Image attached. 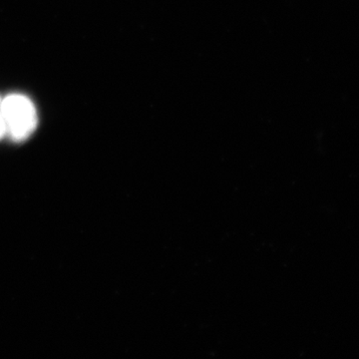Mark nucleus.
I'll return each mask as SVG.
<instances>
[{
	"label": "nucleus",
	"mask_w": 359,
	"mask_h": 359,
	"mask_svg": "<svg viewBox=\"0 0 359 359\" xmlns=\"http://www.w3.org/2000/svg\"><path fill=\"white\" fill-rule=\"evenodd\" d=\"M0 113L6 121L7 134L13 140H25L36 128V111L25 95L13 94L6 97L1 100Z\"/></svg>",
	"instance_id": "nucleus-1"
},
{
	"label": "nucleus",
	"mask_w": 359,
	"mask_h": 359,
	"mask_svg": "<svg viewBox=\"0 0 359 359\" xmlns=\"http://www.w3.org/2000/svg\"><path fill=\"white\" fill-rule=\"evenodd\" d=\"M7 134L6 121H4V117H2L1 113H0V139Z\"/></svg>",
	"instance_id": "nucleus-2"
}]
</instances>
